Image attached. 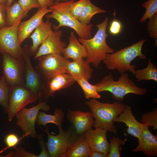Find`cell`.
I'll list each match as a JSON object with an SVG mask.
<instances>
[{
	"label": "cell",
	"instance_id": "cell-1",
	"mask_svg": "<svg viewBox=\"0 0 157 157\" xmlns=\"http://www.w3.org/2000/svg\"><path fill=\"white\" fill-rule=\"evenodd\" d=\"M108 21V19L106 17L103 22L96 25L98 29L92 38L78 39L85 48L87 54L85 60L96 68L109 54L115 51L109 46L106 42L108 35L106 32Z\"/></svg>",
	"mask_w": 157,
	"mask_h": 157
},
{
	"label": "cell",
	"instance_id": "cell-2",
	"mask_svg": "<svg viewBox=\"0 0 157 157\" xmlns=\"http://www.w3.org/2000/svg\"><path fill=\"white\" fill-rule=\"evenodd\" d=\"M90 108L94 118L93 126L116 134L117 129L114 120L124 110L126 106L117 101L113 103L101 102L92 99L85 102Z\"/></svg>",
	"mask_w": 157,
	"mask_h": 157
},
{
	"label": "cell",
	"instance_id": "cell-3",
	"mask_svg": "<svg viewBox=\"0 0 157 157\" xmlns=\"http://www.w3.org/2000/svg\"><path fill=\"white\" fill-rule=\"evenodd\" d=\"M121 75L117 81L114 79L111 74L105 76L99 82L94 85L99 93L108 91L112 94V97L118 101H122L124 97L129 94L139 95L146 94L147 90L140 87L131 79L129 75L125 73Z\"/></svg>",
	"mask_w": 157,
	"mask_h": 157
},
{
	"label": "cell",
	"instance_id": "cell-4",
	"mask_svg": "<svg viewBox=\"0 0 157 157\" xmlns=\"http://www.w3.org/2000/svg\"><path fill=\"white\" fill-rule=\"evenodd\" d=\"M146 39H143L131 46L109 54L103 61L109 70L115 69L120 74L129 71L133 75L135 72V66L131 64L135 59L138 58L146 59L142 51V47Z\"/></svg>",
	"mask_w": 157,
	"mask_h": 157
},
{
	"label": "cell",
	"instance_id": "cell-5",
	"mask_svg": "<svg viewBox=\"0 0 157 157\" xmlns=\"http://www.w3.org/2000/svg\"><path fill=\"white\" fill-rule=\"evenodd\" d=\"M74 1L75 0H69L65 2H54L49 7L52 12L45 16L47 18L53 19L58 22V25L54 27L55 30H58L64 26L69 27L73 29L79 38L86 39L91 38L93 25H84L75 18L69 12V5Z\"/></svg>",
	"mask_w": 157,
	"mask_h": 157
},
{
	"label": "cell",
	"instance_id": "cell-6",
	"mask_svg": "<svg viewBox=\"0 0 157 157\" xmlns=\"http://www.w3.org/2000/svg\"><path fill=\"white\" fill-rule=\"evenodd\" d=\"M58 128L59 133L55 135L50 134L47 127L42 129L47 135V150L50 157H66L67 149L78 135L72 129L65 131L62 126Z\"/></svg>",
	"mask_w": 157,
	"mask_h": 157
},
{
	"label": "cell",
	"instance_id": "cell-7",
	"mask_svg": "<svg viewBox=\"0 0 157 157\" xmlns=\"http://www.w3.org/2000/svg\"><path fill=\"white\" fill-rule=\"evenodd\" d=\"M13 88L9 93L6 111L10 122L20 110L28 104L35 102L38 97V95L26 87L16 86Z\"/></svg>",
	"mask_w": 157,
	"mask_h": 157
},
{
	"label": "cell",
	"instance_id": "cell-8",
	"mask_svg": "<svg viewBox=\"0 0 157 157\" xmlns=\"http://www.w3.org/2000/svg\"><path fill=\"white\" fill-rule=\"evenodd\" d=\"M21 21L13 25L0 29V53H7L17 59L23 60L24 49L21 46L18 39L17 30Z\"/></svg>",
	"mask_w": 157,
	"mask_h": 157
},
{
	"label": "cell",
	"instance_id": "cell-9",
	"mask_svg": "<svg viewBox=\"0 0 157 157\" xmlns=\"http://www.w3.org/2000/svg\"><path fill=\"white\" fill-rule=\"evenodd\" d=\"M49 106L44 102H40L37 105L29 108H23L16 114V124L22 129L24 134L33 138L37 136L35 128L37 117L40 110L48 112Z\"/></svg>",
	"mask_w": 157,
	"mask_h": 157
},
{
	"label": "cell",
	"instance_id": "cell-10",
	"mask_svg": "<svg viewBox=\"0 0 157 157\" xmlns=\"http://www.w3.org/2000/svg\"><path fill=\"white\" fill-rule=\"evenodd\" d=\"M39 59L36 68L49 79L62 73H67L66 69L70 61L58 53L47 54L41 56Z\"/></svg>",
	"mask_w": 157,
	"mask_h": 157
},
{
	"label": "cell",
	"instance_id": "cell-11",
	"mask_svg": "<svg viewBox=\"0 0 157 157\" xmlns=\"http://www.w3.org/2000/svg\"><path fill=\"white\" fill-rule=\"evenodd\" d=\"M2 54L3 76L9 87L17 86L22 79V61L7 53Z\"/></svg>",
	"mask_w": 157,
	"mask_h": 157
},
{
	"label": "cell",
	"instance_id": "cell-12",
	"mask_svg": "<svg viewBox=\"0 0 157 157\" xmlns=\"http://www.w3.org/2000/svg\"><path fill=\"white\" fill-rule=\"evenodd\" d=\"M62 31L58 30L53 31L39 47L34 59L51 54L58 53L62 55L66 43L61 40Z\"/></svg>",
	"mask_w": 157,
	"mask_h": 157
},
{
	"label": "cell",
	"instance_id": "cell-13",
	"mask_svg": "<svg viewBox=\"0 0 157 157\" xmlns=\"http://www.w3.org/2000/svg\"><path fill=\"white\" fill-rule=\"evenodd\" d=\"M52 12V10L48 8H40L29 19L20 22L18 27L17 33L21 45L41 23L44 17Z\"/></svg>",
	"mask_w": 157,
	"mask_h": 157
},
{
	"label": "cell",
	"instance_id": "cell-14",
	"mask_svg": "<svg viewBox=\"0 0 157 157\" xmlns=\"http://www.w3.org/2000/svg\"><path fill=\"white\" fill-rule=\"evenodd\" d=\"M67 116L68 119L73 126L76 133L78 135H82L91 129L94 122L91 111L84 112L69 109Z\"/></svg>",
	"mask_w": 157,
	"mask_h": 157
},
{
	"label": "cell",
	"instance_id": "cell-15",
	"mask_svg": "<svg viewBox=\"0 0 157 157\" xmlns=\"http://www.w3.org/2000/svg\"><path fill=\"white\" fill-rule=\"evenodd\" d=\"M149 126L142 124L139 143L137 147L132 150L136 152L142 151L147 156L153 157L157 156V137L150 131Z\"/></svg>",
	"mask_w": 157,
	"mask_h": 157
},
{
	"label": "cell",
	"instance_id": "cell-16",
	"mask_svg": "<svg viewBox=\"0 0 157 157\" xmlns=\"http://www.w3.org/2000/svg\"><path fill=\"white\" fill-rule=\"evenodd\" d=\"M107 131L101 128L90 129L84 134L88 144L92 150L98 151L108 154L110 144L108 141Z\"/></svg>",
	"mask_w": 157,
	"mask_h": 157
},
{
	"label": "cell",
	"instance_id": "cell-17",
	"mask_svg": "<svg viewBox=\"0 0 157 157\" xmlns=\"http://www.w3.org/2000/svg\"><path fill=\"white\" fill-rule=\"evenodd\" d=\"M114 122H123L127 126L128 134L140 138L142 123L138 122L134 116L131 106H126L123 111L115 119Z\"/></svg>",
	"mask_w": 157,
	"mask_h": 157
},
{
	"label": "cell",
	"instance_id": "cell-18",
	"mask_svg": "<svg viewBox=\"0 0 157 157\" xmlns=\"http://www.w3.org/2000/svg\"><path fill=\"white\" fill-rule=\"evenodd\" d=\"M52 24L49 19L43 21L38 26L30 36L32 44L29 49L30 54H35L43 42L53 31Z\"/></svg>",
	"mask_w": 157,
	"mask_h": 157
},
{
	"label": "cell",
	"instance_id": "cell-19",
	"mask_svg": "<svg viewBox=\"0 0 157 157\" xmlns=\"http://www.w3.org/2000/svg\"><path fill=\"white\" fill-rule=\"evenodd\" d=\"M24 49L23 59L25 63L26 87L38 95L39 81L38 74L31 64L30 53L27 46Z\"/></svg>",
	"mask_w": 157,
	"mask_h": 157
},
{
	"label": "cell",
	"instance_id": "cell-20",
	"mask_svg": "<svg viewBox=\"0 0 157 157\" xmlns=\"http://www.w3.org/2000/svg\"><path fill=\"white\" fill-rule=\"evenodd\" d=\"M66 72L71 75L76 81L78 78L88 81L92 77L93 69L90 64L82 59L70 61L67 65Z\"/></svg>",
	"mask_w": 157,
	"mask_h": 157
},
{
	"label": "cell",
	"instance_id": "cell-21",
	"mask_svg": "<svg viewBox=\"0 0 157 157\" xmlns=\"http://www.w3.org/2000/svg\"><path fill=\"white\" fill-rule=\"evenodd\" d=\"M63 56L66 59L77 60L86 58L87 54L83 45L78 40L74 32H71L68 45L63 50Z\"/></svg>",
	"mask_w": 157,
	"mask_h": 157
},
{
	"label": "cell",
	"instance_id": "cell-22",
	"mask_svg": "<svg viewBox=\"0 0 157 157\" xmlns=\"http://www.w3.org/2000/svg\"><path fill=\"white\" fill-rule=\"evenodd\" d=\"M90 148L84 134L78 135L68 148L66 157H88L91 154Z\"/></svg>",
	"mask_w": 157,
	"mask_h": 157
},
{
	"label": "cell",
	"instance_id": "cell-23",
	"mask_svg": "<svg viewBox=\"0 0 157 157\" xmlns=\"http://www.w3.org/2000/svg\"><path fill=\"white\" fill-rule=\"evenodd\" d=\"M49 79L48 96H52L57 91L69 87L76 81L71 75L67 73L59 74Z\"/></svg>",
	"mask_w": 157,
	"mask_h": 157
},
{
	"label": "cell",
	"instance_id": "cell-24",
	"mask_svg": "<svg viewBox=\"0 0 157 157\" xmlns=\"http://www.w3.org/2000/svg\"><path fill=\"white\" fill-rule=\"evenodd\" d=\"M64 116L63 111L59 108L55 109L53 115L47 114L44 112L39 111L36 122L39 125L45 126L47 124L51 123L55 124L59 127L62 126Z\"/></svg>",
	"mask_w": 157,
	"mask_h": 157
},
{
	"label": "cell",
	"instance_id": "cell-25",
	"mask_svg": "<svg viewBox=\"0 0 157 157\" xmlns=\"http://www.w3.org/2000/svg\"><path fill=\"white\" fill-rule=\"evenodd\" d=\"M7 26H11L18 21L22 20L27 15L28 13L25 12L21 8L17 2L15 1L12 5L6 7Z\"/></svg>",
	"mask_w": 157,
	"mask_h": 157
},
{
	"label": "cell",
	"instance_id": "cell-26",
	"mask_svg": "<svg viewBox=\"0 0 157 157\" xmlns=\"http://www.w3.org/2000/svg\"><path fill=\"white\" fill-rule=\"evenodd\" d=\"M105 10L93 4L90 0H87L86 4L78 19L84 25L90 24L92 18L95 15L104 13Z\"/></svg>",
	"mask_w": 157,
	"mask_h": 157
},
{
	"label": "cell",
	"instance_id": "cell-27",
	"mask_svg": "<svg viewBox=\"0 0 157 157\" xmlns=\"http://www.w3.org/2000/svg\"><path fill=\"white\" fill-rule=\"evenodd\" d=\"M134 75L138 82L149 80L157 82V68L149 59L147 67L144 69L136 70Z\"/></svg>",
	"mask_w": 157,
	"mask_h": 157
},
{
	"label": "cell",
	"instance_id": "cell-28",
	"mask_svg": "<svg viewBox=\"0 0 157 157\" xmlns=\"http://www.w3.org/2000/svg\"><path fill=\"white\" fill-rule=\"evenodd\" d=\"M76 81L82 89L87 99H98L101 98V95L94 85L91 84L88 81L82 78H78L76 80Z\"/></svg>",
	"mask_w": 157,
	"mask_h": 157
},
{
	"label": "cell",
	"instance_id": "cell-29",
	"mask_svg": "<svg viewBox=\"0 0 157 157\" xmlns=\"http://www.w3.org/2000/svg\"><path fill=\"white\" fill-rule=\"evenodd\" d=\"M126 140V138L123 140L118 137L113 136L112 139H110L109 151L107 157H120L122 147Z\"/></svg>",
	"mask_w": 157,
	"mask_h": 157
},
{
	"label": "cell",
	"instance_id": "cell-30",
	"mask_svg": "<svg viewBox=\"0 0 157 157\" xmlns=\"http://www.w3.org/2000/svg\"><path fill=\"white\" fill-rule=\"evenodd\" d=\"M8 86L3 76L0 79V105L6 113L9 93Z\"/></svg>",
	"mask_w": 157,
	"mask_h": 157
},
{
	"label": "cell",
	"instance_id": "cell-31",
	"mask_svg": "<svg viewBox=\"0 0 157 157\" xmlns=\"http://www.w3.org/2000/svg\"><path fill=\"white\" fill-rule=\"evenodd\" d=\"M146 11L140 20V23L150 19L157 13V0H148L142 4Z\"/></svg>",
	"mask_w": 157,
	"mask_h": 157
},
{
	"label": "cell",
	"instance_id": "cell-32",
	"mask_svg": "<svg viewBox=\"0 0 157 157\" xmlns=\"http://www.w3.org/2000/svg\"><path fill=\"white\" fill-rule=\"evenodd\" d=\"M141 122L146 124L149 126H152L153 129L156 131L157 129V109L154 108L150 112H147L142 116Z\"/></svg>",
	"mask_w": 157,
	"mask_h": 157
},
{
	"label": "cell",
	"instance_id": "cell-33",
	"mask_svg": "<svg viewBox=\"0 0 157 157\" xmlns=\"http://www.w3.org/2000/svg\"><path fill=\"white\" fill-rule=\"evenodd\" d=\"M27 136V134H24L22 136L19 138L17 135L14 133H10L7 135L4 139L5 142L7 146L0 151V154L9 148L15 147L22 139Z\"/></svg>",
	"mask_w": 157,
	"mask_h": 157
},
{
	"label": "cell",
	"instance_id": "cell-34",
	"mask_svg": "<svg viewBox=\"0 0 157 157\" xmlns=\"http://www.w3.org/2000/svg\"><path fill=\"white\" fill-rule=\"evenodd\" d=\"M147 29L149 36L154 39V45H157V13L149 19L147 25Z\"/></svg>",
	"mask_w": 157,
	"mask_h": 157
},
{
	"label": "cell",
	"instance_id": "cell-35",
	"mask_svg": "<svg viewBox=\"0 0 157 157\" xmlns=\"http://www.w3.org/2000/svg\"><path fill=\"white\" fill-rule=\"evenodd\" d=\"M87 0H79L74 1L69 5V10L72 15L78 19L86 4Z\"/></svg>",
	"mask_w": 157,
	"mask_h": 157
},
{
	"label": "cell",
	"instance_id": "cell-36",
	"mask_svg": "<svg viewBox=\"0 0 157 157\" xmlns=\"http://www.w3.org/2000/svg\"><path fill=\"white\" fill-rule=\"evenodd\" d=\"M17 2L22 9L28 13L33 8H40L38 0H18Z\"/></svg>",
	"mask_w": 157,
	"mask_h": 157
},
{
	"label": "cell",
	"instance_id": "cell-37",
	"mask_svg": "<svg viewBox=\"0 0 157 157\" xmlns=\"http://www.w3.org/2000/svg\"><path fill=\"white\" fill-rule=\"evenodd\" d=\"M122 28V23L119 20L114 18L109 26L108 30L110 33L113 35L119 34Z\"/></svg>",
	"mask_w": 157,
	"mask_h": 157
},
{
	"label": "cell",
	"instance_id": "cell-38",
	"mask_svg": "<svg viewBox=\"0 0 157 157\" xmlns=\"http://www.w3.org/2000/svg\"><path fill=\"white\" fill-rule=\"evenodd\" d=\"M6 156H7V157H39L38 155H35L34 154L27 152L22 148L17 149L16 152H10Z\"/></svg>",
	"mask_w": 157,
	"mask_h": 157
},
{
	"label": "cell",
	"instance_id": "cell-39",
	"mask_svg": "<svg viewBox=\"0 0 157 157\" xmlns=\"http://www.w3.org/2000/svg\"><path fill=\"white\" fill-rule=\"evenodd\" d=\"M6 7L4 5L0 4V29L7 26L5 10Z\"/></svg>",
	"mask_w": 157,
	"mask_h": 157
},
{
	"label": "cell",
	"instance_id": "cell-40",
	"mask_svg": "<svg viewBox=\"0 0 157 157\" xmlns=\"http://www.w3.org/2000/svg\"><path fill=\"white\" fill-rule=\"evenodd\" d=\"M40 145L41 149V151L39 155V157H50L47 149L45 146L43 137L40 135L38 136Z\"/></svg>",
	"mask_w": 157,
	"mask_h": 157
},
{
	"label": "cell",
	"instance_id": "cell-41",
	"mask_svg": "<svg viewBox=\"0 0 157 157\" xmlns=\"http://www.w3.org/2000/svg\"><path fill=\"white\" fill-rule=\"evenodd\" d=\"M40 6V8H48L54 3L53 0H38Z\"/></svg>",
	"mask_w": 157,
	"mask_h": 157
},
{
	"label": "cell",
	"instance_id": "cell-42",
	"mask_svg": "<svg viewBox=\"0 0 157 157\" xmlns=\"http://www.w3.org/2000/svg\"><path fill=\"white\" fill-rule=\"evenodd\" d=\"M107 154L101 152L91 150L90 157H107Z\"/></svg>",
	"mask_w": 157,
	"mask_h": 157
},
{
	"label": "cell",
	"instance_id": "cell-43",
	"mask_svg": "<svg viewBox=\"0 0 157 157\" xmlns=\"http://www.w3.org/2000/svg\"><path fill=\"white\" fill-rule=\"evenodd\" d=\"M14 0H8L6 5V7L10 6L12 4Z\"/></svg>",
	"mask_w": 157,
	"mask_h": 157
},
{
	"label": "cell",
	"instance_id": "cell-44",
	"mask_svg": "<svg viewBox=\"0 0 157 157\" xmlns=\"http://www.w3.org/2000/svg\"><path fill=\"white\" fill-rule=\"evenodd\" d=\"M8 0H0V4L4 5L6 6Z\"/></svg>",
	"mask_w": 157,
	"mask_h": 157
},
{
	"label": "cell",
	"instance_id": "cell-45",
	"mask_svg": "<svg viewBox=\"0 0 157 157\" xmlns=\"http://www.w3.org/2000/svg\"><path fill=\"white\" fill-rule=\"evenodd\" d=\"M55 2H62L67 1L69 0H53Z\"/></svg>",
	"mask_w": 157,
	"mask_h": 157
}]
</instances>
